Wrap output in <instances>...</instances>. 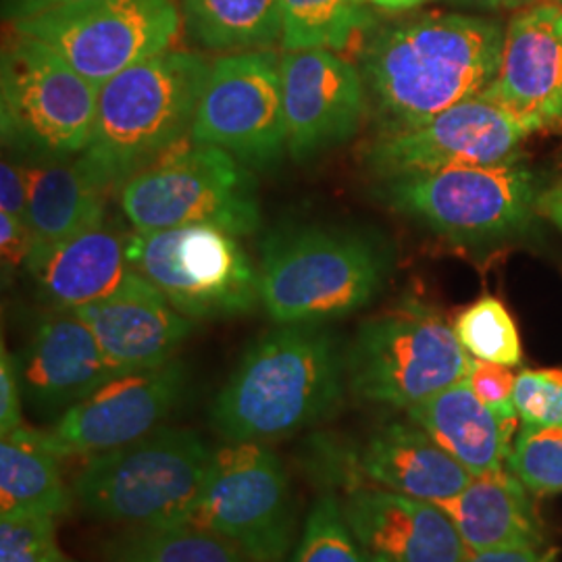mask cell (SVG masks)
Here are the masks:
<instances>
[{
	"instance_id": "1",
	"label": "cell",
	"mask_w": 562,
	"mask_h": 562,
	"mask_svg": "<svg viewBox=\"0 0 562 562\" xmlns=\"http://www.w3.org/2000/svg\"><path fill=\"white\" fill-rule=\"evenodd\" d=\"M498 21L429 13L380 32L362 57V80L382 134L431 120L483 94L503 60Z\"/></svg>"
},
{
	"instance_id": "2",
	"label": "cell",
	"mask_w": 562,
	"mask_h": 562,
	"mask_svg": "<svg viewBox=\"0 0 562 562\" xmlns=\"http://www.w3.org/2000/svg\"><path fill=\"white\" fill-rule=\"evenodd\" d=\"M346 392L340 338L325 323H288L246 348L209 417L225 442H271L336 417Z\"/></svg>"
},
{
	"instance_id": "3",
	"label": "cell",
	"mask_w": 562,
	"mask_h": 562,
	"mask_svg": "<svg viewBox=\"0 0 562 562\" xmlns=\"http://www.w3.org/2000/svg\"><path fill=\"white\" fill-rule=\"evenodd\" d=\"M209 69L192 53L165 50L104 81L80 155L88 173L113 190L169 155L192 134Z\"/></svg>"
},
{
	"instance_id": "4",
	"label": "cell",
	"mask_w": 562,
	"mask_h": 562,
	"mask_svg": "<svg viewBox=\"0 0 562 562\" xmlns=\"http://www.w3.org/2000/svg\"><path fill=\"white\" fill-rule=\"evenodd\" d=\"M390 257L373 234L340 225H283L261 248L259 292L278 323H327L373 301Z\"/></svg>"
},
{
	"instance_id": "5",
	"label": "cell",
	"mask_w": 562,
	"mask_h": 562,
	"mask_svg": "<svg viewBox=\"0 0 562 562\" xmlns=\"http://www.w3.org/2000/svg\"><path fill=\"white\" fill-rule=\"evenodd\" d=\"M213 448L183 427L155 429L136 442L86 457L71 492L101 521L140 529L181 527L201 496Z\"/></svg>"
},
{
	"instance_id": "6",
	"label": "cell",
	"mask_w": 562,
	"mask_h": 562,
	"mask_svg": "<svg viewBox=\"0 0 562 562\" xmlns=\"http://www.w3.org/2000/svg\"><path fill=\"white\" fill-rule=\"evenodd\" d=\"M471 361L440 313L404 302L362 322L346 346L348 392L357 401L406 411L467 380Z\"/></svg>"
},
{
	"instance_id": "7",
	"label": "cell",
	"mask_w": 562,
	"mask_h": 562,
	"mask_svg": "<svg viewBox=\"0 0 562 562\" xmlns=\"http://www.w3.org/2000/svg\"><path fill=\"white\" fill-rule=\"evenodd\" d=\"M99 86L44 42L15 36L0 63L2 142L34 161L81 155L92 136Z\"/></svg>"
},
{
	"instance_id": "8",
	"label": "cell",
	"mask_w": 562,
	"mask_h": 562,
	"mask_svg": "<svg viewBox=\"0 0 562 562\" xmlns=\"http://www.w3.org/2000/svg\"><path fill=\"white\" fill-rule=\"evenodd\" d=\"M121 211L136 229L213 225L250 236L261 225L257 181L217 146L169 153L120 188Z\"/></svg>"
},
{
	"instance_id": "9",
	"label": "cell",
	"mask_w": 562,
	"mask_h": 562,
	"mask_svg": "<svg viewBox=\"0 0 562 562\" xmlns=\"http://www.w3.org/2000/svg\"><path fill=\"white\" fill-rule=\"evenodd\" d=\"M238 236L213 225L136 229L127 261L192 322L240 317L261 302L255 271Z\"/></svg>"
},
{
	"instance_id": "10",
	"label": "cell",
	"mask_w": 562,
	"mask_h": 562,
	"mask_svg": "<svg viewBox=\"0 0 562 562\" xmlns=\"http://www.w3.org/2000/svg\"><path fill=\"white\" fill-rule=\"evenodd\" d=\"M236 546L255 562H281L296 546V504L280 457L257 442H225L188 522Z\"/></svg>"
},
{
	"instance_id": "11",
	"label": "cell",
	"mask_w": 562,
	"mask_h": 562,
	"mask_svg": "<svg viewBox=\"0 0 562 562\" xmlns=\"http://www.w3.org/2000/svg\"><path fill=\"white\" fill-rule=\"evenodd\" d=\"M382 194L396 213L454 244L501 240L521 232L542 196L538 176L521 159L383 181Z\"/></svg>"
},
{
	"instance_id": "12",
	"label": "cell",
	"mask_w": 562,
	"mask_h": 562,
	"mask_svg": "<svg viewBox=\"0 0 562 562\" xmlns=\"http://www.w3.org/2000/svg\"><path fill=\"white\" fill-rule=\"evenodd\" d=\"M180 25L176 0H90L13 21L15 32L57 50L99 88L169 50Z\"/></svg>"
},
{
	"instance_id": "13",
	"label": "cell",
	"mask_w": 562,
	"mask_h": 562,
	"mask_svg": "<svg viewBox=\"0 0 562 562\" xmlns=\"http://www.w3.org/2000/svg\"><path fill=\"white\" fill-rule=\"evenodd\" d=\"M194 144L217 146L246 167L267 169L288 150L281 59L273 50H241L215 60L202 90Z\"/></svg>"
},
{
	"instance_id": "14",
	"label": "cell",
	"mask_w": 562,
	"mask_h": 562,
	"mask_svg": "<svg viewBox=\"0 0 562 562\" xmlns=\"http://www.w3.org/2000/svg\"><path fill=\"white\" fill-rule=\"evenodd\" d=\"M527 136L508 111L480 94L419 125L382 134L367 150L364 162L383 181L464 165H498L521 159Z\"/></svg>"
},
{
	"instance_id": "15",
	"label": "cell",
	"mask_w": 562,
	"mask_h": 562,
	"mask_svg": "<svg viewBox=\"0 0 562 562\" xmlns=\"http://www.w3.org/2000/svg\"><path fill=\"white\" fill-rule=\"evenodd\" d=\"M188 373L180 361L123 373L74 404L46 431L63 457H92L136 442L161 427L186 392Z\"/></svg>"
},
{
	"instance_id": "16",
	"label": "cell",
	"mask_w": 562,
	"mask_h": 562,
	"mask_svg": "<svg viewBox=\"0 0 562 562\" xmlns=\"http://www.w3.org/2000/svg\"><path fill=\"white\" fill-rule=\"evenodd\" d=\"M288 155L308 162L350 140L369 106L359 69L331 50H301L281 57Z\"/></svg>"
},
{
	"instance_id": "17",
	"label": "cell",
	"mask_w": 562,
	"mask_h": 562,
	"mask_svg": "<svg viewBox=\"0 0 562 562\" xmlns=\"http://www.w3.org/2000/svg\"><path fill=\"white\" fill-rule=\"evenodd\" d=\"M533 134L562 127V4L517 11L496 80L483 92Z\"/></svg>"
},
{
	"instance_id": "18",
	"label": "cell",
	"mask_w": 562,
	"mask_h": 562,
	"mask_svg": "<svg viewBox=\"0 0 562 562\" xmlns=\"http://www.w3.org/2000/svg\"><path fill=\"white\" fill-rule=\"evenodd\" d=\"M340 504L371 562H464L471 554L438 504L375 485L350 487Z\"/></svg>"
},
{
	"instance_id": "19",
	"label": "cell",
	"mask_w": 562,
	"mask_h": 562,
	"mask_svg": "<svg viewBox=\"0 0 562 562\" xmlns=\"http://www.w3.org/2000/svg\"><path fill=\"white\" fill-rule=\"evenodd\" d=\"M76 313L120 375L176 361V352L194 329V322L173 308L138 271L113 296L80 306Z\"/></svg>"
},
{
	"instance_id": "20",
	"label": "cell",
	"mask_w": 562,
	"mask_h": 562,
	"mask_svg": "<svg viewBox=\"0 0 562 562\" xmlns=\"http://www.w3.org/2000/svg\"><path fill=\"white\" fill-rule=\"evenodd\" d=\"M21 387L44 415L65 413L120 373L76 311L46 313L20 361Z\"/></svg>"
},
{
	"instance_id": "21",
	"label": "cell",
	"mask_w": 562,
	"mask_h": 562,
	"mask_svg": "<svg viewBox=\"0 0 562 562\" xmlns=\"http://www.w3.org/2000/svg\"><path fill=\"white\" fill-rule=\"evenodd\" d=\"M359 485H375L440 504L471 482V473L413 422L375 427L361 446H350Z\"/></svg>"
},
{
	"instance_id": "22",
	"label": "cell",
	"mask_w": 562,
	"mask_h": 562,
	"mask_svg": "<svg viewBox=\"0 0 562 562\" xmlns=\"http://www.w3.org/2000/svg\"><path fill=\"white\" fill-rule=\"evenodd\" d=\"M125 241L106 223H97L67 240L32 250L25 271L44 304L76 311L113 296L134 273Z\"/></svg>"
},
{
	"instance_id": "23",
	"label": "cell",
	"mask_w": 562,
	"mask_h": 562,
	"mask_svg": "<svg viewBox=\"0 0 562 562\" xmlns=\"http://www.w3.org/2000/svg\"><path fill=\"white\" fill-rule=\"evenodd\" d=\"M533 494L506 467L473 475L457 496L438 504L469 552L543 548L546 531Z\"/></svg>"
},
{
	"instance_id": "24",
	"label": "cell",
	"mask_w": 562,
	"mask_h": 562,
	"mask_svg": "<svg viewBox=\"0 0 562 562\" xmlns=\"http://www.w3.org/2000/svg\"><path fill=\"white\" fill-rule=\"evenodd\" d=\"M406 415L471 475L504 469L519 429L483 404L467 380L406 408Z\"/></svg>"
},
{
	"instance_id": "25",
	"label": "cell",
	"mask_w": 562,
	"mask_h": 562,
	"mask_svg": "<svg viewBox=\"0 0 562 562\" xmlns=\"http://www.w3.org/2000/svg\"><path fill=\"white\" fill-rule=\"evenodd\" d=\"M27 171V215L32 250L67 240L104 222L106 190L78 161H32ZM30 250V252H32Z\"/></svg>"
},
{
	"instance_id": "26",
	"label": "cell",
	"mask_w": 562,
	"mask_h": 562,
	"mask_svg": "<svg viewBox=\"0 0 562 562\" xmlns=\"http://www.w3.org/2000/svg\"><path fill=\"white\" fill-rule=\"evenodd\" d=\"M44 429L23 425L0 442V519L23 515L60 517L74 504Z\"/></svg>"
},
{
	"instance_id": "27",
	"label": "cell",
	"mask_w": 562,
	"mask_h": 562,
	"mask_svg": "<svg viewBox=\"0 0 562 562\" xmlns=\"http://www.w3.org/2000/svg\"><path fill=\"white\" fill-rule=\"evenodd\" d=\"M194 41L211 50H259L281 38V0H181Z\"/></svg>"
},
{
	"instance_id": "28",
	"label": "cell",
	"mask_w": 562,
	"mask_h": 562,
	"mask_svg": "<svg viewBox=\"0 0 562 562\" xmlns=\"http://www.w3.org/2000/svg\"><path fill=\"white\" fill-rule=\"evenodd\" d=\"M369 0H281V44L288 53L341 50L371 25Z\"/></svg>"
},
{
	"instance_id": "29",
	"label": "cell",
	"mask_w": 562,
	"mask_h": 562,
	"mask_svg": "<svg viewBox=\"0 0 562 562\" xmlns=\"http://www.w3.org/2000/svg\"><path fill=\"white\" fill-rule=\"evenodd\" d=\"M109 562H255L236 546L190 525L130 531L104 543Z\"/></svg>"
},
{
	"instance_id": "30",
	"label": "cell",
	"mask_w": 562,
	"mask_h": 562,
	"mask_svg": "<svg viewBox=\"0 0 562 562\" xmlns=\"http://www.w3.org/2000/svg\"><path fill=\"white\" fill-rule=\"evenodd\" d=\"M454 336L471 359L517 367L522 362L521 336L503 301L483 296L452 323Z\"/></svg>"
},
{
	"instance_id": "31",
	"label": "cell",
	"mask_w": 562,
	"mask_h": 562,
	"mask_svg": "<svg viewBox=\"0 0 562 562\" xmlns=\"http://www.w3.org/2000/svg\"><path fill=\"white\" fill-rule=\"evenodd\" d=\"M292 562H371L355 540L341 513L340 498L323 492L302 525Z\"/></svg>"
},
{
	"instance_id": "32",
	"label": "cell",
	"mask_w": 562,
	"mask_h": 562,
	"mask_svg": "<svg viewBox=\"0 0 562 562\" xmlns=\"http://www.w3.org/2000/svg\"><path fill=\"white\" fill-rule=\"evenodd\" d=\"M506 469L533 494L562 492V429L522 425L517 431Z\"/></svg>"
},
{
	"instance_id": "33",
	"label": "cell",
	"mask_w": 562,
	"mask_h": 562,
	"mask_svg": "<svg viewBox=\"0 0 562 562\" xmlns=\"http://www.w3.org/2000/svg\"><path fill=\"white\" fill-rule=\"evenodd\" d=\"M59 552L57 517L23 515L0 519V562H48Z\"/></svg>"
},
{
	"instance_id": "34",
	"label": "cell",
	"mask_w": 562,
	"mask_h": 562,
	"mask_svg": "<svg viewBox=\"0 0 562 562\" xmlns=\"http://www.w3.org/2000/svg\"><path fill=\"white\" fill-rule=\"evenodd\" d=\"M513 401L522 425L562 429V369H522Z\"/></svg>"
},
{
	"instance_id": "35",
	"label": "cell",
	"mask_w": 562,
	"mask_h": 562,
	"mask_svg": "<svg viewBox=\"0 0 562 562\" xmlns=\"http://www.w3.org/2000/svg\"><path fill=\"white\" fill-rule=\"evenodd\" d=\"M510 369L513 367L498 364V362L473 359L467 382L480 396V401L487 404L503 422L519 423L521 419L517 415L515 401H513L517 375Z\"/></svg>"
},
{
	"instance_id": "36",
	"label": "cell",
	"mask_w": 562,
	"mask_h": 562,
	"mask_svg": "<svg viewBox=\"0 0 562 562\" xmlns=\"http://www.w3.org/2000/svg\"><path fill=\"white\" fill-rule=\"evenodd\" d=\"M23 387H21L20 361L2 344L0 350V434L9 436L23 427Z\"/></svg>"
},
{
	"instance_id": "37",
	"label": "cell",
	"mask_w": 562,
	"mask_h": 562,
	"mask_svg": "<svg viewBox=\"0 0 562 562\" xmlns=\"http://www.w3.org/2000/svg\"><path fill=\"white\" fill-rule=\"evenodd\" d=\"M27 171L25 165H18L11 159H2L0 162V209L7 215H13L15 220L25 223L27 215Z\"/></svg>"
},
{
	"instance_id": "38",
	"label": "cell",
	"mask_w": 562,
	"mask_h": 562,
	"mask_svg": "<svg viewBox=\"0 0 562 562\" xmlns=\"http://www.w3.org/2000/svg\"><path fill=\"white\" fill-rule=\"evenodd\" d=\"M0 250L4 278L13 276L21 265L25 267L32 250V236L27 225L7 213H0Z\"/></svg>"
},
{
	"instance_id": "39",
	"label": "cell",
	"mask_w": 562,
	"mask_h": 562,
	"mask_svg": "<svg viewBox=\"0 0 562 562\" xmlns=\"http://www.w3.org/2000/svg\"><path fill=\"white\" fill-rule=\"evenodd\" d=\"M557 548H510L492 552H471L464 562H557Z\"/></svg>"
},
{
	"instance_id": "40",
	"label": "cell",
	"mask_w": 562,
	"mask_h": 562,
	"mask_svg": "<svg viewBox=\"0 0 562 562\" xmlns=\"http://www.w3.org/2000/svg\"><path fill=\"white\" fill-rule=\"evenodd\" d=\"M81 2H90V0H4V15L13 23V21L36 18L46 11L81 4Z\"/></svg>"
},
{
	"instance_id": "41",
	"label": "cell",
	"mask_w": 562,
	"mask_h": 562,
	"mask_svg": "<svg viewBox=\"0 0 562 562\" xmlns=\"http://www.w3.org/2000/svg\"><path fill=\"white\" fill-rule=\"evenodd\" d=\"M457 4L483 9V11H504V9H529L538 4H562V0H454Z\"/></svg>"
},
{
	"instance_id": "42",
	"label": "cell",
	"mask_w": 562,
	"mask_h": 562,
	"mask_svg": "<svg viewBox=\"0 0 562 562\" xmlns=\"http://www.w3.org/2000/svg\"><path fill=\"white\" fill-rule=\"evenodd\" d=\"M538 211L562 232V180L557 186H552L550 190L542 192L540 202H538Z\"/></svg>"
},
{
	"instance_id": "43",
	"label": "cell",
	"mask_w": 562,
	"mask_h": 562,
	"mask_svg": "<svg viewBox=\"0 0 562 562\" xmlns=\"http://www.w3.org/2000/svg\"><path fill=\"white\" fill-rule=\"evenodd\" d=\"M369 2L375 4L378 9H383V11L398 13V11H408V9L422 7L425 2H434V0H369Z\"/></svg>"
},
{
	"instance_id": "44",
	"label": "cell",
	"mask_w": 562,
	"mask_h": 562,
	"mask_svg": "<svg viewBox=\"0 0 562 562\" xmlns=\"http://www.w3.org/2000/svg\"><path fill=\"white\" fill-rule=\"evenodd\" d=\"M48 562H78V561H74V559H69V557H67V554H63V550H60L59 554H55V557H53V559H50V561Z\"/></svg>"
}]
</instances>
